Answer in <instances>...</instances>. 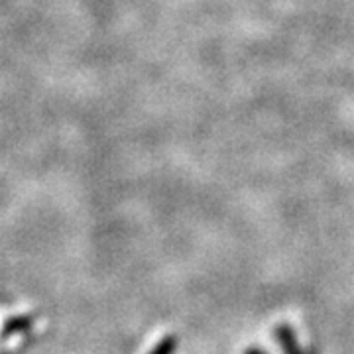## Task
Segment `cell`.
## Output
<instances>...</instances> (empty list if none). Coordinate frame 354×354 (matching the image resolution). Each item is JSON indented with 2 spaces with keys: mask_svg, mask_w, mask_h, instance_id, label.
Returning a JSON list of instances; mask_svg holds the SVG:
<instances>
[{
  "mask_svg": "<svg viewBox=\"0 0 354 354\" xmlns=\"http://www.w3.org/2000/svg\"><path fill=\"white\" fill-rule=\"evenodd\" d=\"M274 337H276V342L279 344V348L283 351V354H317V351H305L304 346L297 342L295 333L288 323H279L278 327L274 329Z\"/></svg>",
  "mask_w": 354,
  "mask_h": 354,
  "instance_id": "1",
  "label": "cell"
},
{
  "mask_svg": "<svg viewBox=\"0 0 354 354\" xmlns=\"http://www.w3.org/2000/svg\"><path fill=\"white\" fill-rule=\"evenodd\" d=\"M38 321V313H32V315H18V317H10L4 327L0 330V341H6L10 339L14 335H20V333H26L30 330Z\"/></svg>",
  "mask_w": 354,
  "mask_h": 354,
  "instance_id": "2",
  "label": "cell"
},
{
  "mask_svg": "<svg viewBox=\"0 0 354 354\" xmlns=\"http://www.w3.org/2000/svg\"><path fill=\"white\" fill-rule=\"evenodd\" d=\"M177 346H179V339L176 335H167L153 346L150 354H176Z\"/></svg>",
  "mask_w": 354,
  "mask_h": 354,
  "instance_id": "3",
  "label": "cell"
},
{
  "mask_svg": "<svg viewBox=\"0 0 354 354\" xmlns=\"http://www.w3.org/2000/svg\"><path fill=\"white\" fill-rule=\"evenodd\" d=\"M32 339H34V337H30V335H28V337H26V341H22V344H20V346H16V348H12V351H6V353H2V354H20V353H24L26 348H28V346H30V344H32Z\"/></svg>",
  "mask_w": 354,
  "mask_h": 354,
  "instance_id": "4",
  "label": "cell"
},
{
  "mask_svg": "<svg viewBox=\"0 0 354 354\" xmlns=\"http://www.w3.org/2000/svg\"><path fill=\"white\" fill-rule=\"evenodd\" d=\"M244 354H266L262 348H258V346H250V348H246Z\"/></svg>",
  "mask_w": 354,
  "mask_h": 354,
  "instance_id": "5",
  "label": "cell"
}]
</instances>
